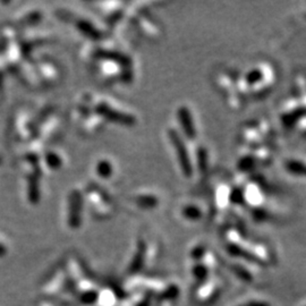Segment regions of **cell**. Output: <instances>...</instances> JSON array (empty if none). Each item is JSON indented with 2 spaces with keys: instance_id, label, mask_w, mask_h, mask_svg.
<instances>
[{
  "instance_id": "cell-3",
  "label": "cell",
  "mask_w": 306,
  "mask_h": 306,
  "mask_svg": "<svg viewBox=\"0 0 306 306\" xmlns=\"http://www.w3.org/2000/svg\"><path fill=\"white\" fill-rule=\"evenodd\" d=\"M111 171H112V168L108 161H100L98 165V173L101 177L107 178V177H109L111 175Z\"/></svg>"
},
{
  "instance_id": "cell-4",
  "label": "cell",
  "mask_w": 306,
  "mask_h": 306,
  "mask_svg": "<svg viewBox=\"0 0 306 306\" xmlns=\"http://www.w3.org/2000/svg\"><path fill=\"white\" fill-rule=\"evenodd\" d=\"M79 29L82 30L85 34H89L92 37H98L99 33L96 32V30H94L92 26H91L89 23L87 22H80L79 23Z\"/></svg>"
},
{
  "instance_id": "cell-5",
  "label": "cell",
  "mask_w": 306,
  "mask_h": 306,
  "mask_svg": "<svg viewBox=\"0 0 306 306\" xmlns=\"http://www.w3.org/2000/svg\"><path fill=\"white\" fill-rule=\"evenodd\" d=\"M47 162H48V165H49V167H51V168H58L59 166H60V159H59L57 155H55V154H50V155H48L47 157Z\"/></svg>"
},
{
  "instance_id": "cell-1",
  "label": "cell",
  "mask_w": 306,
  "mask_h": 306,
  "mask_svg": "<svg viewBox=\"0 0 306 306\" xmlns=\"http://www.w3.org/2000/svg\"><path fill=\"white\" fill-rule=\"evenodd\" d=\"M98 111L104 116L108 117V119H110V120H115V121H119V123H126L127 121L126 116L121 115V114H119V112L115 111L114 109L109 108V107L107 105H104V104L100 105L98 107Z\"/></svg>"
},
{
  "instance_id": "cell-2",
  "label": "cell",
  "mask_w": 306,
  "mask_h": 306,
  "mask_svg": "<svg viewBox=\"0 0 306 306\" xmlns=\"http://www.w3.org/2000/svg\"><path fill=\"white\" fill-rule=\"evenodd\" d=\"M72 219L73 220H78L79 219V211H80V197L79 194H74L72 196Z\"/></svg>"
}]
</instances>
